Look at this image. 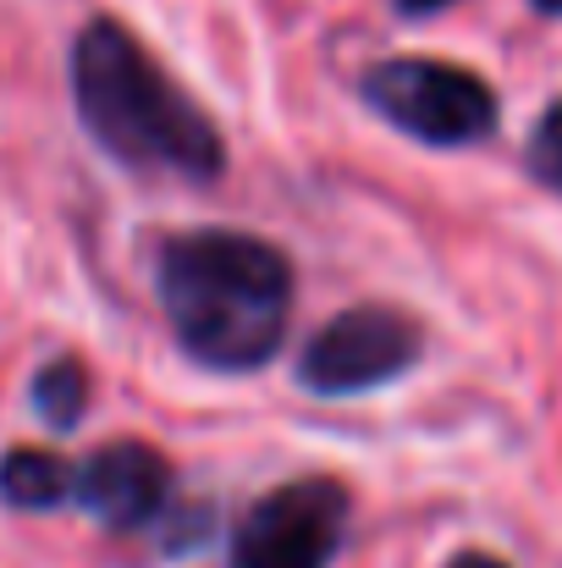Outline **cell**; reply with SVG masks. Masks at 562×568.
Listing matches in <instances>:
<instances>
[{
	"mask_svg": "<svg viewBox=\"0 0 562 568\" xmlns=\"http://www.w3.org/2000/svg\"><path fill=\"white\" fill-rule=\"evenodd\" d=\"M89 408V371L78 359H55L33 376V414L50 430H72Z\"/></svg>",
	"mask_w": 562,
	"mask_h": 568,
	"instance_id": "cell-8",
	"label": "cell"
},
{
	"mask_svg": "<svg viewBox=\"0 0 562 568\" xmlns=\"http://www.w3.org/2000/svg\"><path fill=\"white\" fill-rule=\"evenodd\" d=\"M530 166H535L541 183L562 189V100L541 116V128H535V139H530Z\"/></svg>",
	"mask_w": 562,
	"mask_h": 568,
	"instance_id": "cell-9",
	"label": "cell"
},
{
	"mask_svg": "<svg viewBox=\"0 0 562 568\" xmlns=\"http://www.w3.org/2000/svg\"><path fill=\"white\" fill-rule=\"evenodd\" d=\"M67 497H72V469L55 453H44V447H11L0 458V503L39 514V508H61Z\"/></svg>",
	"mask_w": 562,
	"mask_h": 568,
	"instance_id": "cell-7",
	"label": "cell"
},
{
	"mask_svg": "<svg viewBox=\"0 0 562 568\" xmlns=\"http://www.w3.org/2000/svg\"><path fill=\"white\" fill-rule=\"evenodd\" d=\"M72 497L105 525V530H139L150 525L172 497V469L150 442H105L89 453V464L72 475Z\"/></svg>",
	"mask_w": 562,
	"mask_h": 568,
	"instance_id": "cell-6",
	"label": "cell"
},
{
	"mask_svg": "<svg viewBox=\"0 0 562 568\" xmlns=\"http://www.w3.org/2000/svg\"><path fill=\"white\" fill-rule=\"evenodd\" d=\"M447 568H508L502 558H491V552H463V558H452Z\"/></svg>",
	"mask_w": 562,
	"mask_h": 568,
	"instance_id": "cell-10",
	"label": "cell"
},
{
	"mask_svg": "<svg viewBox=\"0 0 562 568\" xmlns=\"http://www.w3.org/2000/svg\"><path fill=\"white\" fill-rule=\"evenodd\" d=\"M535 6H541V11H558V17H562V0H535Z\"/></svg>",
	"mask_w": 562,
	"mask_h": 568,
	"instance_id": "cell-12",
	"label": "cell"
},
{
	"mask_svg": "<svg viewBox=\"0 0 562 568\" xmlns=\"http://www.w3.org/2000/svg\"><path fill=\"white\" fill-rule=\"evenodd\" d=\"M343 480H293L259 497L232 530V568H326L348 530Z\"/></svg>",
	"mask_w": 562,
	"mask_h": 568,
	"instance_id": "cell-4",
	"label": "cell"
},
{
	"mask_svg": "<svg viewBox=\"0 0 562 568\" xmlns=\"http://www.w3.org/2000/svg\"><path fill=\"white\" fill-rule=\"evenodd\" d=\"M419 348H425V332H419L413 315L386 310V304H359V310H343L337 321H326L309 337L298 376H304V386H315L326 397L370 392L380 381L402 376L419 359Z\"/></svg>",
	"mask_w": 562,
	"mask_h": 568,
	"instance_id": "cell-5",
	"label": "cell"
},
{
	"mask_svg": "<svg viewBox=\"0 0 562 568\" xmlns=\"http://www.w3.org/2000/svg\"><path fill=\"white\" fill-rule=\"evenodd\" d=\"M441 6H452V0H397V11H408V17H425V11H441Z\"/></svg>",
	"mask_w": 562,
	"mask_h": 568,
	"instance_id": "cell-11",
	"label": "cell"
},
{
	"mask_svg": "<svg viewBox=\"0 0 562 568\" xmlns=\"http://www.w3.org/2000/svg\"><path fill=\"white\" fill-rule=\"evenodd\" d=\"M72 94L83 128L105 155L139 172H177L193 183L221 178L226 144L215 122L155 67V55L111 17H94L72 44Z\"/></svg>",
	"mask_w": 562,
	"mask_h": 568,
	"instance_id": "cell-2",
	"label": "cell"
},
{
	"mask_svg": "<svg viewBox=\"0 0 562 568\" xmlns=\"http://www.w3.org/2000/svg\"><path fill=\"white\" fill-rule=\"evenodd\" d=\"M359 89L391 128L441 150L474 144L497 128V94L469 67H452V61L391 55V61H375Z\"/></svg>",
	"mask_w": 562,
	"mask_h": 568,
	"instance_id": "cell-3",
	"label": "cell"
},
{
	"mask_svg": "<svg viewBox=\"0 0 562 568\" xmlns=\"http://www.w3.org/2000/svg\"><path fill=\"white\" fill-rule=\"evenodd\" d=\"M155 287L172 321V337L204 371H259L293 315V260L248 232L198 226L161 248Z\"/></svg>",
	"mask_w": 562,
	"mask_h": 568,
	"instance_id": "cell-1",
	"label": "cell"
}]
</instances>
